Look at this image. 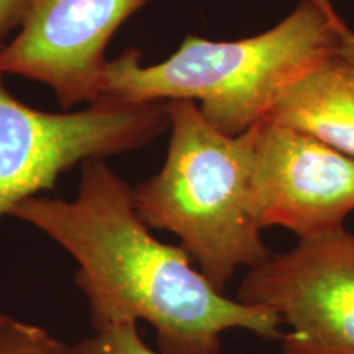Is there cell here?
<instances>
[{
  "label": "cell",
  "mask_w": 354,
  "mask_h": 354,
  "mask_svg": "<svg viewBox=\"0 0 354 354\" xmlns=\"http://www.w3.org/2000/svg\"><path fill=\"white\" fill-rule=\"evenodd\" d=\"M10 216L73 256L95 331L143 320L159 354H221V338L232 330L266 342L284 336L274 310L223 295L183 246L154 238L136 214L133 187L105 159L84 162L74 201L37 196Z\"/></svg>",
  "instance_id": "cell-1"
},
{
  "label": "cell",
  "mask_w": 354,
  "mask_h": 354,
  "mask_svg": "<svg viewBox=\"0 0 354 354\" xmlns=\"http://www.w3.org/2000/svg\"><path fill=\"white\" fill-rule=\"evenodd\" d=\"M344 26L335 10L302 0L268 32L236 41L187 37L156 64H141V53L128 48L107 61L102 97L198 102L212 127L241 135L269 117L287 87L338 53Z\"/></svg>",
  "instance_id": "cell-2"
},
{
  "label": "cell",
  "mask_w": 354,
  "mask_h": 354,
  "mask_svg": "<svg viewBox=\"0 0 354 354\" xmlns=\"http://www.w3.org/2000/svg\"><path fill=\"white\" fill-rule=\"evenodd\" d=\"M171 140L159 172L133 187L136 214L166 230L223 292L240 268L253 269L272 251L251 205L254 127L225 135L192 100L166 102Z\"/></svg>",
  "instance_id": "cell-3"
},
{
  "label": "cell",
  "mask_w": 354,
  "mask_h": 354,
  "mask_svg": "<svg viewBox=\"0 0 354 354\" xmlns=\"http://www.w3.org/2000/svg\"><path fill=\"white\" fill-rule=\"evenodd\" d=\"M3 76L0 71V218L74 166L138 149L169 128L166 102L102 97L77 112H43L15 99Z\"/></svg>",
  "instance_id": "cell-4"
},
{
  "label": "cell",
  "mask_w": 354,
  "mask_h": 354,
  "mask_svg": "<svg viewBox=\"0 0 354 354\" xmlns=\"http://www.w3.org/2000/svg\"><path fill=\"white\" fill-rule=\"evenodd\" d=\"M236 299L289 326L282 354H354V233L338 227L272 253L248 269Z\"/></svg>",
  "instance_id": "cell-5"
},
{
  "label": "cell",
  "mask_w": 354,
  "mask_h": 354,
  "mask_svg": "<svg viewBox=\"0 0 354 354\" xmlns=\"http://www.w3.org/2000/svg\"><path fill=\"white\" fill-rule=\"evenodd\" d=\"M148 0H32L0 48L3 74L46 84L69 110L102 97L105 50L123 21Z\"/></svg>",
  "instance_id": "cell-6"
},
{
  "label": "cell",
  "mask_w": 354,
  "mask_h": 354,
  "mask_svg": "<svg viewBox=\"0 0 354 354\" xmlns=\"http://www.w3.org/2000/svg\"><path fill=\"white\" fill-rule=\"evenodd\" d=\"M251 205L261 228L282 227L299 240L344 227L354 212V159L264 118L254 125Z\"/></svg>",
  "instance_id": "cell-7"
},
{
  "label": "cell",
  "mask_w": 354,
  "mask_h": 354,
  "mask_svg": "<svg viewBox=\"0 0 354 354\" xmlns=\"http://www.w3.org/2000/svg\"><path fill=\"white\" fill-rule=\"evenodd\" d=\"M268 118L354 159V61L326 57L286 88Z\"/></svg>",
  "instance_id": "cell-8"
},
{
  "label": "cell",
  "mask_w": 354,
  "mask_h": 354,
  "mask_svg": "<svg viewBox=\"0 0 354 354\" xmlns=\"http://www.w3.org/2000/svg\"><path fill=\"white\" fill-rule=\"evenodd\" d=\"M74 354H159L138 333V323H123L95 331L94 336L73 346Z\"/></svg>",
  "instance_id": "cell-9"
},
{
  "label": "cell",
  "mask_w": 354,
  "mask_h": 354,
  "mask_svg": "<svg viewBox=\"0 0 354 354\" xmlns=\"http://www.w3.org/2000/svg\"><path fill=\"white\" fill-rule=\"evenodd\" d=\"M48 333L10 318L0 328V354H44Z\"/></svg>",
  "instance_id": "cell-10"
},
{
  "label": "cell",
  "mask_w": 354,
  "mask_h": 354,
  "mask_svg": "<svg viewBox=\"0 0 354 354\" xmlns=\"http://www.w3.org/2000/svg\"><path fill=\"white\" fill-rule=\"evenodd\" d=\"M32 0H0V46L19 30Z\"/></svg>",
  "instance_id": "cell-11"
},
{
  "label": "cell",
  "mask_w": 354,
  "mask_h": 354,
  "mask_svg": "<svg viewBox=\"0 0 354 354\" xmlns=\"http://www.w3.org/2000/svg\"><path fill=\"white\" fill-rule=\"evenodd\" d=\"M338 55L346 57L349 61H354V32L344 26L342 32V43H339Z\"/></svg>",
  "instance_id": "cell-12"
},
{
  "label": "cell",
  "mask_w": 354,
  "mask_h": 354,
  "mask_svg": "<svg viewBox=\"0 0 354 354\" xmlns=\"http://www.w3.org/2000/svg\"><path fill=\"white\" fill-rule=\"evenodd\" d=\"M44 354H74V351H73V346H66V344L57 342V339L53 338V336H48Z\"/></svg>",
  "instance_id": "cell-13"
},
{
  "label": "cell",
  "mask_w": 354,
  "mask_h": 354,
  "mask_svg": "<svg viewBox=\"0 0 354 354\" xmlns=\"http://www.w3.org/2000/svg\"><path fill=\"white\" fill-rule=\"evenodd\" d=\"M308 2L317 3L318 7L326 8V10H333V6H331V0H308Z\"/></svg>",
  "instance_id": "cell-14"
},
{
  "label": "cell",
  "mask_w": 354,
  "mask_h": 354,
  "mask_svg": "<svg viewBox=\"0 0 354 354\" xmlns=\"http://www.w3.org/2000/svg\"><path fill=\"white\" fill-rule=\"evenodd\" d=\"M10 320V317H7V315H2V313H0V328H2L3 325H6V323Z\"/></svg>",
  "instance_id": "cell-15"
}]
</instances>
